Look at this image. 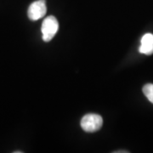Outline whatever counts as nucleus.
<instances>
[{"mask_svg":"<svg viewBox=\"0 0 153 153\" xmlns=\"http://www.w3.org/2000/svg\"><path fill=\"white\" fill-rule=\"evenodd\" d=\"M80 125L85 132L94 133L101 128L103 125V119L100 115L90 113V114L85 115L82 117Z\"/></svg>","mask_w":153,"mask_h":153,"instance_id":"obj_1","label":"nucleus"},{"mask_svg":"<svg viewBox=\"0 0 153 153\" xmlns=\"http://www.w3.org/2000/svg\"><path fill=\"white\" fill-rule=\"evenodd\" d=\"M59 30V23L55 16H48L42 24V34L44 42H49Z\"/></svg>","mask_w":153,"mask_h":153,"instance_id":"obj_2","label":"nucleus"},{"mask_svg":"<svg viewBox=\"0 0 153 153\" xmlns=\"http://www.w3.org/2000/svg\"><path fill=\"white\" fill-rule=\"evenodd\" d=\"M47 6L45 0H37L31 4L27 10V16L32 21H38L45 16Z\"/></svg>","mask_w":153,"mask_h":153,"instance_id":"obj_3","label":"nucleus"},{"mask_svg":"<svg viewBox=\"0 0 153 153\" xmlns=\"http://www.w3.org/2000/svg\"><path fill=\"white\" fill-rule=\"evenodd\" d=\"M140 52L143 55H151L153 54V34L146 33L141 38Z\"/></svg>","mask_w":153,"mask_h":153,"instance_id":"obj_4","label":"nucleus"},{"mask_svg":"<svg viewBox=\"0 0 153 153\" xmlns=\"http://www.w3.org/2000/svg\"><path fill=\"white\" fill-rule=\"evenodd\" d=\"M143 93L150 102L153 104V84L147 83L143 87Z\"/></svg>","mask_w":153,"mask_h":153,"instance_id":"obj_5","label":"nucleus"},{"mask_svg":"<svg viewBox=\"0 0 153 153\" xmlns=\"http://www.w3.org/2000/svg\"><path fill=\"white\" fill-rule=\"evenodd\" d=\"M123 153V152H125V153H128V152H127V151H118V152H115V153Z\"/></svg>","mask_w":153,"mask_h":153,"instance_id":"obj_6","label":"nucleus"}]
</instances>
